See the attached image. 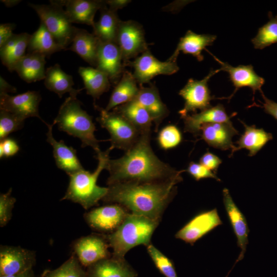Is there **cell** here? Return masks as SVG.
<instances>
[{
	"label": "cell",
	"mask_w": 277,
	"mask_h": 277,
	"mask_svg": "<svg viewBox=\"0 0 277 277\" xmlns=\"http://www.w3.org/2000/svg\"><path fill=\"white\" fill-rule=\"evenodd\" d=\"M151 133L141 134L137 142L120 158L109 160L107 185L118 183H155L183 179L181 173L162 161L150 145Z\"/></svg>",
	"instance_id": "1"
},
{
	"label": "cell",
	"mask_w": 277,
	"mask_h": 277,
	"mask_svg": "<svg viewBox=\"0 0 277 277\" xmlns=\"http://www.w3.org/2000/svg\"><path fill=\"white\" fill-rule=\"evenodd\" d=\"M182 181L116 183L108 186V192L102 201L120 205L131 213L160 221L176 192V185Z\"/></svg>",
	"instance_id": "2"
},
{
	"label": "cell",
	"mask_w": 277,
	"mask_h": 277,
	"mask_svg": "<svg viewBox=\"0 0 277 277\" xmlns=\"http://www.w3.org/2000/svg\"><path fill=\"white\" fill-rule=\"evenodd\" d=\"M113 148L110 146L105 151L96 154L98 161L93 172L85 169L70 174L69 183L65 194L61 200H69L88 209L96 205L107 194L108 188L100 187L97 181L103 170L106 169L109 153Z\"/></svg>",
	"instance_id": "3"
},
{
	"label": "cell",
	"mask_w": 277,
	"mask_h": 277,
	"mask_svg": "<svg viewBox=\"0 0 277 277\" xmlns=\"http://www.w3.org/2000/svg\"><path fill=\"white\" fill-rule=\"evenodd\" d=\"M81 102L76 97L69 96L61 106L53 124L57 125L58 129L68 134L78 138L82 147H91L98 154L99 141L94 135L96 131L92 116L81 107Z\"/></svg>",
	"instance_id": "4"
},
{
	"label": "cell",
	"mask_w": 277,
	"mask_h": 277,
	"mask_svg": "<svg viewBox=\"0 0 277 277\" xmlns=\"http://www.w3.org/2000/svg\"><path fill=\"white\" fill-rule=\"evenodd\" d=\"M159 221L143 216L129 213L121 225L113 232L106 235L112 256L124 259L132 248L150 244L152 235Z\"/></svg>",
	"instance_id": "5"
},
{
	"label": "cell",
	"mask_w": 277,
	"mask_h": 277,
	"mask_svg": "<svg viewBox=\"0 0 277 277\" xmlns=\"http://www.w3.org/2000/svg\"><path fill=\"white\" fill-rule=\"evenodd\" d=\"M28 5L36 12L57 43L67 50L76 27L72 25L59 1H50L49 5L28 3Z\"/></svg>",
	"instance_id": "6"
},
{
	"label": "cell",
	"mask_w": 277,
	"mask_h": 277,
	"mask_svg": "<svg viewBox=\"0 0 277 277\" xmlns=\"http://www.w3.org/2000/svg\"><path fill=\"white\" fill-rule=\"evenodd\" d=\"M94 105L100 112L96 120L110 134L111 147L125 151L132 148L141 135L138 130L120 113Z\"/></svg>",
	"instance_id": "7"
},
{
	"label": "cell",
	"mask_w": 277,
	"mask_h": 277,
	"mask_svg": "<svg viewBox=\"0 0 277 277\" xmlns=\"http://www.w3.org/2000/svg\"><path fill=\"white\" fill-rule=\"evenodd\" d=\"M124 65L130 59L136 58L148 50L144 30L137 22L120 21L116 38Z\"/></svg>",
	"instance_id": "8"
},
{
	"label": "cell",
	"mask_w": 277,
	"mask_h": 277,
	"mask_svg": "<svg viewBox=\"0 0 277 277\" xmlns=\"http://www.w3.org/2000/svg\"><path fill=\"white\" fill-rule=\"evenodd\" d=\"M220 71V69L215 70L211 69L202 80L190 78L188 81L179 93L185 100L183 108L179 112L182 118H184L190 112H195L197 109L202 111L211 107L210 101L214 98L210 95L208 82L213 75Z\"/></svg>",
	"instance_id": "9"
},
{
	"label": "cell",
	"mask_w": 277,
	"mask_h": 277,
	"mask_svg": "<svg viewBox=\"0 0 277 277\" xmlns=\"http://www.w3.org/2000/svg\"><path fill=\"white\" fill-rule=\"evenodd\" d=\"M134 69L133 76L140 85L149 83L158 75H171L176 73L179 67L176 61L167 60L162 62L155 58L148 50L135 58L132 62H128Z\"/></svg>",
	"instance_id": "10"
},
{
	"label": "cell",
	"mask_w": 277,
	"mask_h": 277,
	"mask_svg": "<svg viewBox=\"0 0 277 277\" xmlns=\"http://www.w3.org/2000/svg\"><path fill=\"white\" fill-rule=\"evenodd\" d=\"M109 247L106 235L94 234L77 239L72 248L81 264L88 267L110 257Z\"/></svg>",
	"instance_id": "11"
},
{
	"label": "cell",
	"mask_w": 277,
	"mask_h": 277,
	"mask_svg": "<svg viewBox=\"0 0 277 277\" xmlns=\"http://www.w3.org/2000/svg\"><path fill=\"white\" fill-rule=\"evenodd\" d=\"M128 214L124 207L111 204L91 209L84 214V219L92 229L111 233L121 225Z\"/></svg>",
	"instance_id": "12"
},
{
	"label": "cell",
	"mask_w": 277,
	"mask_h": 277,
	"mask_svg": "<svg viewBox=\"0 0 277 277\" xmlns=\"http://www.w3.org/2000/svg\"><path fill=\"white\" fill-rule=\"evenodd\" d=\"M222 224L216 208L204 211L192 218L176 233L175 237L193 245L195 242Z\"/></svg>",
	"instance_id": "13"
},
{
	"label": "cell",
	"mask_w": 277,
	"mask_h": 277,
	"mask_svg": "<svg viewBox=\"0 0 277 277\" xmlns=\"http://www.w3.org/2000/svg\"><path fill=\"white\" fill-rule=\"evenodd\" d=\"M41 99L40 93L35 91H28L13 96L0 93V110L11 112L24 120L36 117L46 124L39 114Z\"/></svg>",
	"instance_id": "14"
},
{
	"label": "cell",
	"mask_w": 277,
	"mask_h": 277,
	"mask_svg": "<svg viewBox=\"0 0 277 277\" xmlns=\"http://www.w3.org/2000/svg\"><path fill=\"white\" fill-rule=\"evenodd\" d=\"M35 262L34 253L19 246L0 247V276L14 275L32 269Z\"/></svg>",
	"instance_id": "15"
},
{
	"label": "cell",
	"mask_w": 277,
	"mask_h": 277,
	"mask_svg": "<svg viewBox=\"0 0 277 277\" xmlns=\"http://www.w3.org/2000/svg\"><path fill=\"white\" fill-rule=\"evenodd\" d=\"M121 52L117 44L100 41L96 68L105 73L111 83L116 84L124 71Z\"/></svg>",
	"instance_id": "16"
},
{
	"label": "cell",
	"mask_w": 277,
	"mask_h": 277,
	"mask_svg": "<svg viewBox=\"0 0 277 277\" xmlns=\"http://www.w3.org/2000/svg\"><path fill=\"white\" fill-rule=\"evenodd\" d=\"M223 203L229 221L236 236L238 246L241 249V252L235 265L244 258L248 243L249 229L245 216L233 201L227 188L223 190Z\"/></svg>",
	"instance_id": "17"
},
{
	"label": "cell",
	"mask_w": 277,
	"mask_h": 277,
	"mask_svg": "<svg viewBox=\"0 0 277 277\" xmlns=\"http://www.w3.org/2000/svg\"><path fill=\"white\" fill-rule=\"evenodd\" d=\"M48 127L46 133L47 142L53 148V154L56 166L68 175L84 168L79 161L76 151L71 146H67L63 140L57 141L54 138L52 128L54 125L46 124Z\"/></svg>",
	"instance_id": "18"
},
{
	"label": "cell",
	"mask_w": 277,
	"mask_h": 277,
	"mask_svg": "<svg viewBox=\"0 0 277 277\" xmlns=\"http://www.w3.org/2000/svg\"><path fill=\"white\" fill-rule=\"evenodd\" d=\"M210 53L220 65L221 71H224L229 73L230 80L235 87L233 94L239 89L243 87H249L251 88L253 94L256 90L262 91L261 88L265 83V80L255 73L251 65L233 67L226 62L221 61L214 55Z\"/></svg>",
	"instance_id": "19"
},
{
	"label": "cell",
	"mask_w": 277,
	"mask_h": 277,
	"mask_svg": "<svg viewBox=\"0 0 277 277\" xmlns=\"http://www.w3.org/2000/svg\"><path fill=\"white\" fill-rule=\"evenodd\" d=\"M201 136L210 146L215 148L231 151L235 146L232 138L239 134L231 121L224 123H214L203 125L201 127Z\"/></svg>",
	"instance_id": "20"
},
{
	"label": "cell",
	"mask_w": 277,
	"mask_h": 277,
	"mask_svg": "<svg viewBox=\"0 0 277 277\" xmlns=\"http://www.w3.org/2000/svg\"><path fill=\"white\" fill-rule=\"evenodd\" d=\"M65 7V11L71 23L93 26L96 11L106 5L105 1L66 0L59 1Z\"/></svg>",
	"instance_id": "21"
},
{
	"label": "cell",
	"mask_w": 277,
	"mask_h": 277,
	"mask_svg": "<svg viewBox=\"0 0 277 277\" xmlns=\"http://www.w3.org/2000/svg\"><path fill=\"white\" fill-rule=\"evenodd\" d=\"M229 116L223 105L219 104L214 107L201 111L200 113L188 114L184 118V131L197 136L200 134L202 126L206 124L224 123L230 121L234 116Z\"/></svg>",
	"instance_id": "22"
},
{
	"label": "cell",
	"mask_w": 277,
	"mask_h": 277,
	"mask_svg": "<svg viewBox=\"0 0 277 277\" xmlns=\"http://www.w3.org/2000/svg\"><path fill=\"white\" fill-rule=\"evenodd\" d=\"M87 277H137L125 259L114 257L100 261L87 267Z\"/></svg>",
	"instance_id": "23"
},
{
	"label": "cell",
	"mask_w": 277,
	"mask_h": 277,
	"mask_svg": "<svg viewBox=\"0 0 277 277\" xmlns=\"http://www.w3.org/2000/svg\"><path fill=\"white\" fill-rule=\"evenodd\" d=\"M149 113L155 124V130L169 114L166 105L162 101L158 90L154 85L141 87L134 99Z\"/></svg>",
	"instance_id": "24"
},
{
	"label": "cell",
	"mask_w": 277,
	"mask_h": 277,
	"mask_svg": "<svg viewBox=\"0 0 277 277\" xmlns=\"http://www.w3.org/2000/svg\"><path fill=\"white\" fill-rule=\"evenodd\" d=\"M31 35L24 32L13 35L1 46L0 56L2 64L10 72L16 63L25 55Z\"/></svg>",
	"instance_id": "25"
},
{
	"label": "cell",
	"mask_w": 277,
	"mask_h": 277,
	"mask_svg": "<svg viewBox=\"0 0 277 277\" xmlns=\"http://www.w3.org/2000/svg\"><path fill=\"white\" fill-rule=\"evenodd\" d=\"M216 38L215 35L199 34L188 30L180 38L175 50L168 60L176 61L180 52L182 51L184 54H190L199 61H202L204 59L202 51L206 46L212 45Z\"/></svg>",
	"instance_id": "26"
},
{
	"label": "cell",
	"mask_w": 277,
	"mask_h": 277,
	"mask_svg": "<svg viewBox=\"0 0 277 277\" xmlns=\"http://www.w3.org/2000/svg\"><path fill=\"white\" fill-rule=\"evenodd\" d=\"M100 42L93 33L76 28L71 45L67 50L75 52L90 65L96 67Z\"/></svg>",
	"instance_id": "27"
},
{
	"label": "cell",
	"mask_w": 277,
	"mask_h": 277,
	"mask_svg": "<svg viewBox=\"0 0 277 277\" xmlns=\"http://www.w3.org/2000/svg\"><path fill=\"white\" fill-rule=\"evenodd\" d=\"M46 56L28 52L15 65L14 71L28 83L45 80L46 77Z\"/></svg>",
	"instance_id": "28"
},
{
	"label": "cell",
	"mask_w": 277,
	"mask_h": 277,
	"mask_svg": "<svg viewBox=\"0 0 277 277\" xmlns=\"http://www.w3.org/2000/svg\"><path fill=\"white\" fill-rule=\"evenodd\" d=\"M44 84L47 89L56 93L60 98L66 93H69V96L76 97L83 89L73 88L72 75L65 72L58 64L46 69Z\"/></svg>",
	"instance_id": "29"
},
{
	"label": "cell",
	"mask_w": 277,
	"mask_h": 277,
	"mask_svg": "<svg viewBox=\"0 0 277 277\" xmlns=\"http://www.w3.org/2000/svg\"><path fill=\"white\" fill-rule=\"evenodd\" d=\"M133 75L129 71H124L111 94L105 110L110 111L115 107L135 99L140 88Z\"/></svg>",
	"instance_id": "30"
},
{
	"label": "cell",
	"mask_w": 277,
	"mask_h": 277,
	"mask_svg": "<svg viewBox=\"0 0 277 277\" xmlns=\"http://www.w3.org/2000/svg\"><path fill=\"white\" fill-rule=\"evenodd\" d=\"M245 130L235 144L238 145L231 151L232 155L235 151L245 148L249 151L248 155H255L269 141L273 138L271 133L262 128H256L254 125L248 126L241 121Z\"/></svg>",
	"instance_id": "31"
},
{
	"label": "cell",
	"mask_w": 277,
	"mask_h": 277,
	"mask_svg": "<svg viewBox=\"0 0 277 277\" xmlns=\"http://www.w3.org/2000/svg\"><path fill=\"white\" fill-rule=\"evenodd\" d=\"M128 120L141 134L151 133L152 119L148 111L133 100L113 109Z\"/></svg>",
	"instance_id": "32"
},
{
	"label": "cell",
	"mask_w": 277,
	"mask_h": 277,
	"mask_svg": "<svg viewBox=\"0 0 277 277\" xmlns=\"http://www.w3.org/2000/svg\"><path fill=\"white\" fill-rule=\"evenodd\" d=\"M101 15L98 21L92 26L93 34L102 42L116 43L117 30L121 20L116 12L103 6L100 10Z\"/></svg>",
	"instance_id": "33"
},
{
	"label": "cell",
	"mask_w": 277,
	"mask_h": 277,
	"mask_svg": "<svg viewBox=\"0 0 277 277\" xmlns=\"http://www.w3.org/2000/svg\"><path fill=\"white\" fill-rule=\"evenodd\" d=\"M78 71L83 80L87 94L94 100L109 90L110 81L108 76L96 68L80 67Z\"/></svg>",
	"instance_id": "34"
},
{
	"label": "cell",
	"mask_w": 277,
	"mask_h": 277,
	"mask_svg": "<svg viewBox=\"0 0 277 277\" xmlns=\"http://www.w3.org/2000/svg\"><path fill=\"white\" fill-rule=\"evenodd\" d=\"M27 49L28 52L38 53L46 57L64 50L42 21L38 29L31 35Z\"/></svg>",
	"instance_id": "35"
},
{
	"label": "cell",
	"mask_w": 277,
	"mask_h": 277,
	"mask_svg": "<svg viewBox=\"0 0 277 277\" xmlns=\"http://www.w3.org/2000/svg\"><path fill=\"white\" fill-rule=\"evenodd\" d=\"M269 21L259 29L256 35L251 39L255 49H262L277 43V15L268 13Z\"/></svg>",
	"instance_id": "36"
},
{
	"label": "cell",
	"mask_w": 277,
	"mask_h": 277,
	"mask_svg": "<svg viewBox=\"0 0 277 277\" xmlns=\"http://www.w3.org/2000/svg\"><path fill=\"white\" fill-rule=\"evenodd\" d=\"M42 277H87L86 270L73 253L60 267L54 270H45Z\"/></svg>",
	"instance_id": "37"
},
{
	"label": "cell",
	"mask_w": 277,
	"mask_h": 277,
	"mask_svg": "<svg viewBox=\"0 0 277 277\" xmlns=\"http://www.w3.org/2000/svg\"><path fill=\"white\" fill-rule=\"evenodd\" d=\"M148 253L156 267L165 277H178L173 262L153 245L147 246Z\"/></svg>",
	"instance_id": "38"
},
{
	"label": "cell",
	"mask_w": 277,
	"mask_h": 277,
	"mask_svg": "<svg viewBox=\"0 0 277 277\" xmlns=\"http://www.w3.org/2000/svg\"><path fill=\"white\" fill-rule=\"evenodd\" d=\"M182 139L180 130L174 125H168L163 128L157 137L159 146L164 150L176 147L181 143Z\"/></svg>",
	"instance_id": "39"
},
{
	"label": "cell",
	"mask_w": 277,
	"mask_h": 277,
	"mask_svg": "<svg viewBox=\"0 0 277 277\" xmlns=\"http://www.w3.org/2000/svg\"><path fill=\"white\" fill-rule=\"evenodd\" d=\"M25 120L11 112L0 110V140L23 127Z\"/></svg>",
	"instance_id": "40"
},
{
	"label": "cell",
	"mask_w": 277,
	"mask_h": 277,
	"mask_svg": "<svg viewBox=\"0 0 277 277\" xmlns=\"http://www.w3.org/2000/svg\"><path fill=\"white\" fill-rule=\"evenodd\" d=\"M12 188L0 194V226H6L12 217V211L16 199L11 195Z\"/></svg>",
	"instance_id": "41"
},
{
	"label": "cell",
	"mask_w": 277,
	"mask_h": 277,
	"mask_svg": "<svg viewBox=\"0 0 277 277\" xmlns=\"http://www.w3.org/2000/svg\"><path fill=\"white\" fill-rule=\"evenodd\" d=\"M196 181L206 178H213L217 181L221 180L216 176V173L210 170L200 163L191 162L186 170Z\"/></svg>",
	"instance_id": "42"
},
{
	"label": "cell",
	"mask_w": 277,
	"mask_h": 277,
	"mask_svg": "<svg viewBox=\"0 0 277 277\" xmlns=\"http://www.w3.org/2000/svg\"><path fill=\"white\" fill-rule=\"evenodd\" d=\"M19 150L17 142L12 138L7 137L0 142V157H9L15 155Z\"/></svg>",
	"instance_id": "43"
},
{
	"label": "cell",
	"mask_w": 277,
	"mask_h": 277,
	"mask_svg": "<svg viewBox=\"0 0 277 277\" xmlns=\"http://www.w3.org/2000/svg\"><path fill=\"white\" fill-rule=\"evenodd\" d=\"M222 162L217 156L209 151L204 153L200 159L201 164L215 173Z\"/></svg>",
	"instance_id": "44"
},
{
	"label": "cell",
	"mask_w": 277,
	"mask_h": 277,
	"mask_svg": "<svg viewBox=\"0 0 277 277\" xmlns=\"http://www.w3.org/2000/svg\"><path fill=\"white\" fill-rule=\"evenodd\" d=\"M15 26L13 23L0 25V46H2L13 35L12 31Z\"/></svg>",
	"instance_id": "45"
},
{
	"label": "cell",
	"mask_w": 277,
	"mask_h": 277,
	"mask_svg": "<svg viewBox=\"0 0 277 277\" xmlns=\"http://www.w3.org/2000/svg\"><path fill=\"white\" fill-rule=\"evenodd\" d=\"M260 92L264 100L262 105L265 112L277 120V103L266 97L262 91Z\"/></svg>",
	"instance_id": "46"
},
{
	"label": "cell",
	"mask_w": 277,
	"mask_h": 277,
	"mask_svg": "<svg viewBox=\"0 0 277 277\" xmlns=\"http://www.w3.org/2000/svg\"><path fill=\"white\" fill-rule=\"evenodd\" d=\"M107 5L109 6V9L116 12L117 10L121 9L126 7L129 3V0H108L105 1Z\"/></svg>",
	"instance_id": "47"
},
{
	"label": "cell",
	"mask_w": 277,
	"mask_h": 277,
	"mask_svg": "<svg viewBox=\"0 0 277 277\" xmlns=\"http://www.w3.org/2000/svg\"><path fill=\"white\" fill-rule=\"evenodd\" d=\"M16 88L8 83L2 76H0V93L16 92Z\"/></svg>",
	"instance_id": "48"
},
{
	"label": "cell",
	"mask_w": 277,
	"mask_h": 277,
	"mask_svg": "<svg viewBox=\"0 0 277 277\" xmlns=\"http://www.w3.org/2000/svg\"><path fill=\"white\" fill-rule=\"evenodd\" d=\"M33 270L31 269L21 273L14 275H2L0 277H33Z\"/></svg>",
	"instance_id": "49"
},
{
	"label": "cell",
	"mask_w": 277,
	"mask_h": 277,
	"mask_svg": "<svg viewBox=\"0 0 277 277\" xmlns=\"http://www.w3.org/2000/svg\"><path fill=\"white\" fill-rule=\"evenodd\" d=\"M7 7H12L17 5L22 1L21 0H3L1 1Z\"/></svg>",
	"instance_id": "50"
},
{
	"label": "cell",
	"mask_w": 277,
	"mask_h": 277,
	"mask_svg": "<svg viewBox=\"0 0 277 277\" xmlns=\"http://www.w3.org/2000/svg\"><path fill=\"white\" fill-rule=\"evenodd\" d=\"M42 277V276H41Z\"/></svg>",
	"instance_id": "51"
}]
</instances>
